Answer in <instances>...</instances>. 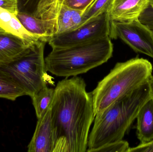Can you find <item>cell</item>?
Returning a JSON list of instances; mask_svg holds the SVG:
<instances>
[{
    "label": "cell",
    "instance_id": "6da1fadb",
    "mask_svg": "<svg viewBox=\"0 0 153 152\" xmlns=\"http://www.w3.org/2000/svg\"><path fill=\"white\" fill-rule=\"evenodd\" d=\"M82 78L73 76L57 83L50 106L52 152H85L95 117L92 95Z\"/></svg>",
    "mask_w": 153,
    "mask_h": 152
},
{
    "label": "cell",
    "instance_id": "7a4b0ae2",
    "mask_svg": "<svg viewBox=\"0 0 153 152\" xmlns=\"http://www.w3.org/2000/svg\"><path fill=\"white\" fill-rule=\"evenodd\" d=\"M152 97L149 81L120 97L95 115L86 152H94L108 144L123 140L144 104Z\"/></svg>",
    "mask_w": 153,
    "mask_h": 152
},
{
    "label": "cell",
    "instance_id": "3957f363",
    "mask_svg": "<svg viewBox=\"0 0 153 152\" xmlns=\"http://www.w3.org/2000/svg\"><path fill=\"white\" fill-rule=\"evenodd\" d=\"M113 52L109 37L68 47L53 48L45 58L46 67L47 71L57 76H75L107 62Z\"/></svg>",
    "mask_w": 153,
    "mask_h": 152
},
{
    "label": "cell",
    "instance_id": "277c9868",
    "mask_svg": "<svg viewBox=\"0 0 153 152\" xmlns=\"http://www.w3.org/2000/svg\"><path fill=\"white\" fill-rule=\"evenodd\" d=\"M153 66L138 57L117 62L92 92L94 114L101 113L120 97L148 82Z\"/></svg>",
    "mask_w": 153,
    "mask_h": 152
},
{
    "label": "cell",
    "instance_id": "5b68a950",
    "mask_svg": "<svg viewBox=\"0 0 153 152\" xmlns=\"http://www.w3.org/2000/svg\"><path fill=\"white\" fill-rule=\"evenodd\" d=\"M47 42L39 40L19 59L0 67L8 72L30 97L47 86L50 77L47 73L44 50Z\"/></svg>",
    "mask_w": 153,
    "mask_h": 152
},
{
    "label": "cell",
    "instance_id": "8992f818",
    "mask_svg": "<svg viewBox=\"0 0 153 152\" xmlns=\"http://www.w3.org/2000/svg\"><path fill=\"white\" fill-rule=\"evenodd\" d=\"M110 23L108 12H104L74 30L54 35L48 43L52 48H62L109 37Z\"/></svg>",
    "mask_w": 153,
    "mask_h": 152
},
{
    "label": "cell",
    "instance_id": "52a82bcc",
    "mask_svg": "<svg viewBox=\"0 0 153 152\" xmlns=\"http://www.w3.org/2000/svg\"><path fill=\"white\" fill-rule=\"evenodd\" d=\"M109 37L120 38L135 52L153 59V32L139 19L129 22L111 21Z\"/></svg>",
    "mask_w": 153,
    "mask_h": 152
},
{
    "label": "cell",
    "instance_id": "ba28073f",
    "mask_svg": "<svg viewBox=\"0 0 153 152\" xmlns=\"http://www.w3.org/2000/svg\"><path fill=\"white\" fill-rule=\"evenodd\" d=\"M151 0H113L108 11L110 21L129 22L139 19Z\"/></svg>",
    "mask_w": 153,
    "mask_h": 152
},
{
    "label": "cell",
    "instance_id": "9c48e42d",
    "mask_svg": "<svg viewBox=\"0 0 153 152\" xmlns=\"http://www.w3.org/2000/svg\"><path fill=\"white\" fill-rule=\"evenodd\" d=\"M30 46L27 45L21 38L0 28V67L21 58Z\"/></svg>",
    "mask_w": 153,
    "mask_h": 152
},
{
    "label": "cell",
    "instance_id": "30bf717a",
    "mask_svg": "<svg viewBox=\"0 0 153 152\" xmlns=\"http://www.w3.org/2000/svg\"><path fill=\"white\" fill-rule=\"evenodd\" d=\"M27 148L29 152H52L53 132L50 107L38 119L35 133Z\"/></svg>",
    "mask_w": 153,
    "mask_h": 152
},
{
    "label": "cell",
    "instance_id": "8fae6325",
    "mask_svg": "<svg viewBox=\"0 0 153 152\" xmlns=\"http://www.w3.org/2000/svg\"><path fill=\"white\" fill-rule=\"evenodd\" d=\"M22 26L30 33L37 36L47 43L57 32V18H36L32 14L19 11L16 15Z\"/></svg>",
    "mask_w": 153,
    "mask_h": 152
},
{
    "label": "cell",
    "instance_id": "7c38bea8",
    "mask_svg": "<svg viewBox=\"0 0 153 152\" xmlns=\"http://www.w3.org/2000/svg\"><path fill=\"white\" fill-rule=\"evenodd\" d=\"M0 28L21 38L27 45L30 46L39 40V37L30 33L20 22L16 15L0 8Z\"/></svg>",
    "mask_w": 153,
    "mask_h": 152
},
{
    "label": "cell",
    "instance_id": "4fadbf2b",
    "mask_svg": "<svg viewBox=\"0 0 153 152\" xmlns=\"http://www.w3.org/2000/svg\"><path fill=\"white\" fill-rule=\"evenodd\" d=\"M137 138L142 144L153 140V98H149L143 105L137 114Z\"/></svg>",
    "mask_w": 153,
    "mask_h": 152
},
{
    "label": "cell",
    "instance_id": "5bb4252c",
    "mask_svg": "<svg viewBox=\"0 0 153 152\" xmlns=\"http://www.w3.org/2000/svg\"><path fill=\"white\" fill-rule=\"evenodd\" d=\"M84 12L62 4L57 16L56 34L72 31L82 26Z\"/></svg>",
    "mask_w": 153,
    "mask_h": 152
},
{
    "label": "cell",
    "instance_id": "9a60e30c",
    "mask_svg": "<svg viewBox=\"0 0 153 152\" xmlns=\"http://www.w3.org/2000/svg\"><path fill=\"white\" fill-rule=\"evenodd\" d=\"M26 93L8 72L0 68V98L14 101Z\"/></svg>",
    "mask_w": 153,
    "mask_h": 152
},
{
    "label": "cell",
    "instance_id": "2e32d148",
    "mask_svg": "<svg viewBox=\"0 0 153 152\" xmlns=\"http://www.w3.org/2000/svg\"><path fill=\"white\" fill-rule=\"evenodd\" d=\"M54 92V89L46 86L31 97L38 119L41 117L50 107Z\"/></svg>",
    "mask_w": 153,
    "mask_h": 152
},
{
    "label": "cell",
    "instance_id": "e0dca14e",
    "mask_svg": "<svg viewBox=\"0 0 153 152\" xmlns=\"http://www.w3.org/2000/svg\"><path fill=\"white\" fill-rule=\"evenodd\" d=\"M113 0H94L85 11L82 15V25L99 15L108 12Z\"/></svg>",
    "mask_w": 153,
    "mask_h": 152
},
{
    "label": "cell",
    "instance_id": "ac0fdd59",
    "mask_svg": "<svg viewBox=\"0 0 153 152\" xmlns=\"http://www.w3.org/2000/svg\"><path fill=\"white\" fill-rule=\"evenodd\" d=\"M129 148L128 143L122 140L108 144L98 148L94 152H128Z\"/></svg>",
    "mask_w": 153,
    "mask_h": 152
},
{
    "label": "cell",
    "instance_id": "d6986e66",
    "mask_svg": "<svg viewBox=\"0 0 153 152\" xmlns=\"http://www.w3.org/2000/svg\"><path fill=\"white\" fill-rule=\"evenodd\" d=\"M94 0H63L62 4L84 12Z\"/></svg>",
    "mask_w": 153,
    "mask_h": 152
},
{
    "label": "cell",
    "instance_id": "ffe728a7",
    "mask_svg": "<svg viewBox=\"0 0 153 152\" xmlns=\"http://www.w3.org/2000/svg\"><path fill=\"white\" fill-rule=\"evenodd\" d=\"M139 21L148 27L153 32V8L151 5L140 15Z\"/></svg>",
    "mask_w": 153,
    "mask_h": 152
},
{
    "label": "cell",
    "instance_id": "44dd1931",
    "mask_svg": "<svg viewBox=\"0 0 153 152\" xmlns=\"http://www.w3.org/2000/svg\"><path fill=\"white\" fill-rule=\"evenodd\" d=\"M0 8L16 15L19 12L18 0H0Z\"/></svg>",
    "mask_w": 153,
    "mask_h": 152
},
{
    "label": "cell",
    "instance_id": "7402d4cb",
    "mask_svg": "<svg viewBox=\"0 0 153 152\" xmlns=\"http://www.w3.org/2000/svg\"><path fill=\"white\" fill-rule=\"evenodd\" d=\"M128 152H153V140L147 143L140 144L134 148L130 147Z\"/></svg>",
    "mask_w": 153,
    "mask_h": 152
},
{
    "label": "cell",
    "instance_id": "603a6c76",
    "mask_svg": "<svg viewBox=\"0 0 153 152\" xmlns=\"http://www.w3.org/2000/svg\"><path fill=\"white\" fill-rule=\"evenodd\" d=\"M149 84H150V88H151L152 96L153 98V76H152L151 78L149 79Z\"/></svg>",
    "mask_w": 153,
    "mask_h": 152
},
{
    "label": "cell",
    "instance_id": "cb8c5ba5",
    "mask_svg": "<svg viewBox=\"0 0 153 152\" xmlns=\"http://www.w3.org/2000/svg\"><path fill=\"white\" fill-rule=\"evenodd\" d=\"M151 5L153 8V0H151Z\"/></svg>",
    "mask_w": 153,
    "mask_h": 152
},
{
    "label": "cell",
    "instance_id": "d4e9b609",
    "mask_svg": "<svg viewBox=\"0 0 153 152\" xmlns=\"http://www.w3.org/2000/svg\"><path fill=\"white\" fill-rule=\"evenodd\" d=\"M63 1V0H60V3H61V5L62 4Z\"/></svg>",
    "mask_w": 153,
    "mask_h": 152
}]
</instances>
